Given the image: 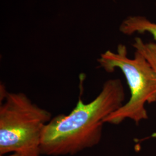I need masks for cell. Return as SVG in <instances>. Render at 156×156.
<instances>
[{
	"label": "cell",
	"instance_id": "1",
	"mask_svg": "<svg viewBox=\"0 0 156 156\" xmlns=\"http://www.w3.org/2000/svg\"><path fill=\"white\" fill-rule=\"evenodd\" d=\"M125 98L119 79L106 80L100 93L88 103L80 97L69 114L58 115L46 125L41 140V155L73 156L98 145L104 120L122 107Z\"/></svg>",
	"mask_w": 156,
	"mask_h": 156
},
{
	"label": "cell",
	"instance_id": "5",
	"mask_svg": "<svg viewBox=\"0 0 156 156\" xmlns=\"http://www.w3.org/2000/svg\"><path fill=\"white\" fill-rule=\"evenodd\" d=\"M133 46L145 57L156 73V43H145L141 38H136Z\"/></svg>",
	"mask_w": 156,
	"mask_h": 156
},
{
	"label": "cell",
	"instance_id": "3",
	"mask_svg": "<svg viewBox=\"0 0 156 156\" xmlns=\"http://www.w3.org/2000/svg\"><path fill=\"white\" fill-rule=\"evenodd\" d=\"M97 62L107 73H113L117 68L120 69L131 94L128 102L107 116L104 123L118 125L128 119L138 124L147 119L145 104L156 102V73L145 57L135 51L134 58H130L126 46L120 44L116 52L107 50L101 55Z\"/></svg>",
	"mask_w": 156,
	"mask_h": 156
},
{
	"label": "cell",
	"instance_id": "6",
	"mask_svg": "<svg viewBox=\"0 0 156 156\" xmlns=\"http://www.w3.org/2000/svg\"><path fill=\"white\" fill-rule=\"evenodd\" d=\"M0 156H23L22 154L18 153H8L6 154H3V155H0Z\"/></svg>",
	"mask_w": 156,
	"mask_h": 156
},
{
	"label": "cell",
	"instance_id": "2",
	"mask_svg": "<svg viewBox=\"0 0 156 156\" xmlns=\"http://www.w3.org/2000/svg\"><path fill=\"white\" fill-rule=\"evenodd\" d=\"M0 155L18 153L41 156L43 130L52 119L50 112L22 92H9L0 85Z\"/></svg>",
	"mask_w": 156,
	"mask_h": 156
},
{
	"label": "cell",
	"instance_id": "4",
	"mask_svg": "<svg viewBox=\"0 0 156 156\" xmlns=\"http://www.w3.org/2000/svg\"><path fill=\"white\" fill-rule=\"evenodd\" d=\"M122 33L131 35L134 33L151 34L156 41V23L151 22L144 16H129L120 26Z\"/></svg>",
	"mask_w": 156,
	"mask_h": 156
}]
</instances>
